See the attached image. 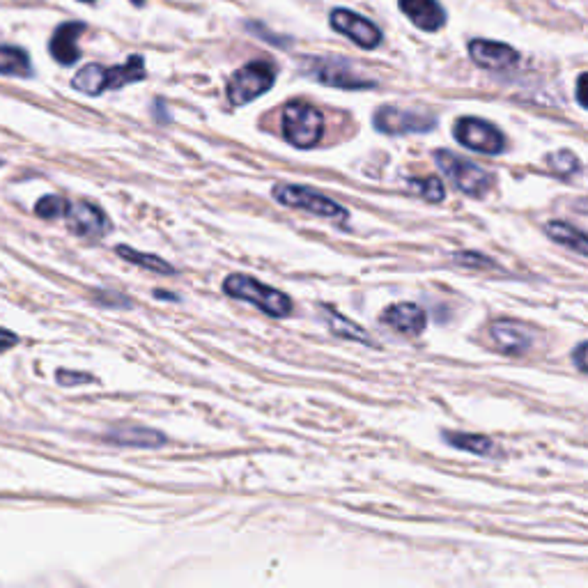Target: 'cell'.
Wrapping results in <instances>:
<instances>
[{"label": "cell", "instance_id": "1", "mask_svg": "<svg viewBox=\"0 0 588 588\" xmlns=\"http://www.w3.org/2000/svg\"><path fill=\"white\" fill-rule=\"evenodd\" d=\"M147 76L143 56H129L125 65L102 67L97 63L85 65L79 74L74 76L72 88L83 92V95L97 97L106 90H120L129 83H138Z\"/></svg>", "mask_w": 588, "mask_h": 588}, {"label": "cell", "instance_id": "2", "mask_svg": "<svg viewBox=\"0 0 588 588\" xmlns=\"http://www.w3.org/2000/svg\"><path fill=\"white\" fill-rule=\"evenodd\" d=\"M223 290H226V294H230L232 299L253 304L255 308H260L262 313L272 317H288L292 313V299L288 294L255 281L253 276L230 274L226 281H223Z\"/></svg>", "mask_w": 588, "mask_h": 588}, {"label": "cell", "instance_id": "3", "mask_svg": "<svg viewBox=\"0 0 588 588\" xmlns=\"http://www.w3.org/2000/svg\"><path fill=\"white\" fill-rule=\"evenodd\" d=\"M272 196L285 207L304 210L308 214L320 216V219L340 223V226L350 219V212H347L343 205H338L334 198L324 196V193L315 189L301 187V184H276L272 189Z\"/></svg>", "mask_w": 588, "mask_h": 588}, {"label": "cell", "instance_id": "4", "mask_svg": "<svg viewBox=\"0 0 588 588\" xmlns=\"http://www.w3.org/2000/svg\"><path fill=\"white\" fill-rule=\"evenodd\" d=\"M435 164L453 182L455 189L467 193L471 198H483L494 187V175L490 170L471 164V161L448 150L435 152Z\"/></svg>", "mask_w": 588, "mask_h": 588}, {"label": "cell", "instance_id": "5", "mask_svg": "<svg viewBox=\"0 0 588 588\" xmlns=\"http://www.w3.org/2000/svg\"><path fill=\"white\" fill-rule=\"evenodd\" d=\"M324 115L306 102L288 104L283 111V136L285 141L301 150H308L322 141Z\"/></svg>", "mask_w": 588, "mask_h": 588}, {"label": "cell", "instance_id": "6", "mask_svg": "<svg viewBox=\"0 0 588 588\" xmlns=\"http://www.w3.org/2000/svg\"><path fill=\"white\" fill-rule=\"evenodd\" d=\"M301 69L306 76L320 81L331 88H345V90H361V88H373L375 81L361 76L352 63H347L343 58H306L301 60Z\"/></svg>", "mask_w": 588, "mask_h": 588}, {"label": "cell", "instance_id": "7", "mask_svg": "<svg viewBox=\"0 0 588 588\" xmlns=\"http://www.w3.org/2000/svg\"><path fill=\"white\" fill-rule=\"evenodd\" d=\"M276 81L274 67L265 63V60H255V63L244 65L230 76L228 81V99L232 106H244L265 95L267 90H272Z\"/></svg>", "mask_w": 588, "mask_h": 588}, {"label": "cell", "instance_id": "8", "mask_svg": "<svg viewBox=\"0 0 588 588\" xmlns=\"http://www.w3.org/2000/svg\"><path fill=\"white\" fill-rule=\"evenodd\" d=\"M373 125L377 131L389 136L400 134H423L437 127V115L430 111H416V108L400 106H379L373 115Z\"/></svg>", "mask_w": 588, "mask_h": 588}, {"label": "cell", "instance_id": "9", "mask_svg": "<svg viewBox=\"0 0 588 588\" xmlns=\"http://www.w3.org/2000/svg\"><path fill=\"white\" fill-rule=\"evenodd\" d=\"M453 136L467 150L481 154H501L506 150V136L481 118H460L453 127Z\"/></svg>", "mask_w": 588, "mask_h": 588}, {"label": "cell", "instance_id": "10", "mask_svg": "<svg viewBox=\"0 0 588 588\" xmlns=\"http://www.w3.org/2000/svg\"><path fill=\"white\" fill-rule=\"evenodd\" d=\"M63 219L67 221L69 230L81 239H102L111 230V219H108L102 207L88 203V200H76L67 203V210Z\"/></svg>", "mask_w": 588, "mask_h": 588}, {"label": "cell", "instance_id": "11", "mask_svg": "<svg viewBox=\"0 0 588 588\" xmlns=\"http://www.w3.org/2000/svg\"><path fill=\"white\" fill-rule=\"evenodd\" d=\"M329 23L331 28L350 37L354 44L361 46V49H377V46L382 44V30H379L373 21L363 19L357 12L338 7V10L331 12Z\"/></svg>", "mask_w": 588, "mask_h": 588}, {"label": "cell", "instance_id": "12", "mask_svg": "<svg viewBox=\"0 0 588 588\" xmlns=\"http://www.w3.org/2000/svg\"><path fill=\"white\" fill-rule=\"evenodd\" d=\"M492 345L508 357H522L533 347V329L515 320H494L490 324Z\"/></svg>", "mask_w": 588, "mask_h": 588}, {"label": "cell", "instance_id": "13", "mask_svg": "<svg viewBox=\"0 0 588 588\" xmlns=\"http://www.w3.org/2000/svg\"><path fill=\"white\" fill-rule=\"evenodd\" d=\"M469 56L478 67L492 69V72H504V69H510L520 60L513 46L487 40H471Z\"/></svg>", "mask_w": 588, "mask_h": 588}, {"label": "cell", "instance_id": "14", "mask_svg": "<svg viewBox=\"0 0 588 588\" xmlns=\"http://www.w3.org/2000/svg\"><path fill=\"white\" fill-rule=\"evenodd\" d=\"M85 23L81 21H67L63 26L56 28V33L51 37L49 51L56 63L60 65H74L81 58L79 51V37L85 33Z\"/></svg>", "mask_w": 588, "mask_h": 588}, {"label": "cell", "instance_id": "15", "mask_svg": "<svg viewBox=\"0 0 588 588\" xmlns=\"http://www.w3.org/2000/svg\"><path fill=\"white\" fill-rule=\"evenodd\" d=\"M382 322L389 324L393 331H398L402 336H421L428 324L425 311L416 304H393L382 313Z\"/></svg>", "mask_w": 588, "mask_h": 588}, {"label": "cell", "instance_id": "16", "mask_svg": "<svg viewBox=\"0 0 588 588\" xmlns=\"http://www.w3.org/2000/svg\"><path fill=\"white\" fill-rule=\"evenodd\" d=\"M104 441L115 446H129V448H159L166 446L168 437L161 435L159 430L143 428V425H115L104 435Z\"/></svg>", "mask_w": 588, "mask_h": 588}, {"label": "cell", "instance_id": "17", "mask_svg": "<svg viewBox=\"0 0 588 588\" xmlns=\"http://www.w3.org/2000/svg\"><path fill=\"white\" fill-rule=\"evenodd\" d=\"M398 5L412 19L414 26L425 33H437L446 23V12L437 0H398Z\"/></svg>", "mask_w": 588, "mask_h": 588}, {"label": "cell", "instance_id": "18", "mask_svg": "<svg viewBox=\"0 0 588 588\" xmlns=\"http://www.w3.org/2000/svg\"><path fill=\"white\" fill-rule=\"evenodd\" d=\"M545 235L549 239H554L556 244L566 246V249H572L579 255L588 253V239L584 235V230H579L572 226V223L566 221H549L545 226Z\"/></svg>", "mask_w": 588, "mask_h": 588}, {"label": "cell", "instance_id": "19", "mask_svg": "<svg viewBox=\"0 0 588 588\" xmlns=\"http://www.w3.org/2000/svg\"><path fill=\"white\" fill-rule=\"evenodd\" d=\"M0 74L3 76H26L33 74V63H30L28 53L19 49V46H7L0 44Z\"/></svg>", "mask_w": 588, "mask_h": 588}, {"label": "cell", "instance_id": "20", "mask_svg": "<svg viewBox=\"0 0 588 588\" xmlns=\"http://www.w3.org/2000/svg\"><path fill=\"white\" fill-rule=\"evenodd\" d=\"M324 317H327V324L331 329V334H336L340 338H350V340H357V343H363V345H373V338H370V334L366 329H361L357 322L347 320V317L340 315L338 311H334V308H322Z\"/></svg>", "mask_w": 588, "mask_h": 588}, {"label": "cell", "instance_id": "21", "mask_svg": "<svg viewBox=\"0 0 588 588\" xmlns=\"http://www.w3.org/2000/svg\"><path fill=\"white\" fill-rule=\"evenodd\" d=\"M446 441L455 448H460V451H467V453H474V455H483V458H492L494 453L499 451L497 446H494V441L490 437H483V435H453V432H448Z\"/></svg>", "mask_w": 588, "mask_h": 588}, {"label": "cell", "instance_id": "22", "mask_svg": "<svg viewBox=\"0 0 588 588\" xmlns=\"http://www.w3.org/2000/svg\"><path fill=\"white\" fill-rule=\"evenodd\" d=\"M115 253L120 255V258H125L131 265H138L143 269H150L154 274H175V269L168 265L166 260L157 258V255H147V253H138L134 249H129V246H118Z\"/></svg>", "mask_w": 588, "mask_h": 588}, {"label": "cell", "instance_id": "23", "mask_svg": "<svg viewBox=\"0 0 588 588\" xmlns=\"http://www.w3.org/2000/svg\"><path fill=\"white\" fill-rule=\"evenodd\" d=\"M407 187H409V191L419 193L423 200H428V203H441V200L446 198L444 184H441V180L435 175L412 177V180H407Z\"/></svg>", "mask_w": 588, "mask_h": 588}, {"label": "cell", "instance_id": "24", "mask_svg": "<svg viewBox=\"0 0 588 588\" xmlns=\"http://www.w3.org/2000/svg\"><path fill=\"white\" fill-rule=\"evenodd\" d=\"M545 161H547V168L552 170L554 175H559V177H572V175H577L579 170H582V161H579L577 154L570 152V150H561V152L549 154Z\"/></svg>", "mask_w": 588, "mask_h": 588}, {"label": "cell", "instance_id": "25", "mask_svg": "<svg viewBox=\"0 0 588 588\" xmlns=\"http://www.w3.org/2000/svg\"><path fill=\"white\" fill-rule=\"evenodd\" d=\"M67 203H69V200L63 198V196H44V198L37 200L35 214L40 216V219H46V221L63 219L65 210H67Z\"/></svg>", "mask_w": 588, "mask_h": 588}, {"label": "cell", "instance_id": "26", "mask_svg": "<svg viewBox=\"0 0 588 588\" xmlns=\"http://www.w3.org/2000/svg\"><path fill=\"white\" fill-rule=\"evenodd\" d=\"M455 262H460V265L464 267H481V269L494 267V262L487 260L481 253H458L455 255Z\"/></svg>", "mask_w": 588, "mask_h": 588}, {"label": "cell", "instance_id": "27", "mask_svg": "<svg viewBox=\"0 0 588 588\" xmlns=\"http://www.w3.org/2000/svg\"><path fill=\"white\" fill-rule=\"evenodd\" d=\"M58 384L63 386H74V384H88L95 382V377L85 375V373H72V370H58Z\"/></svg>", "mask_w": 588, "mask_h": 588}, {"label": "cell", "instance_id": "28", "mask_svg": "<svg viewBox=\"0 0 588 588\" xmlns=\"http://www.w3.org/2000/svg\"><path fill=\"white\" fill-rule=\"evenodd\" d=\"M19 345V336L14 334V331H7V329H0V352L10 350V347Z\"/></svg>", "mask_w": 588, "mask_h": 588}, {"label": "cell", "instance_id": "29", "mask_svg": "<svg viewBox=\"0 0 588 588\" xmlns=\"http://www.w3.org/2000/svg\"><path fill=\"white\" fill-rule=\"evenodd\" d=\"M575 366L579 373H586V343H579L577 350H575Z\"/></svg>", "mask_w": 588, "mask_h": 588}, {"label": "cell", "instance_id": "30", "mask_svg": "<svg viewBox=\"0 0 588 588\" xmlns=\"http://www.w3.org/2000/svg\"><path fill=\"white\" fill-rule=\"evenodd\" d=\"M584 85H586V74H579V79H577V102H579V106L582 108H586V97H584Z\"/></svg>", "mask_w": 588, "mask_h": 588}, {"label": "cell", "instance_id": "31", "mask_svg": "<svg viewBox=\"0 0 588 588\" xmlns=\"http://www.w3.org/2000/svg\"><path fill=\"white\" fill-rule=\"evenodd\" d=\"M131 3H134V5H138V7H141V5L145 3V0H131Z\"/></svg>", "mask_w": 588, "mask_h": 588}, {"label": "cell", "instance_id": "32", "mask_svg": "<svg viewBox=\"0 0 588 588\" xmlns=\"http://www.w3.org/2000/svg\"><path fill=\"white\" fill-rule=\"evenodd\" d=\"M83 3H92V0H83Z\"/></svg>", "mask_w": 588, "mask_h": 588}, {"label": "cell", "instance_id": "33", "mask_svg": "<svg viewBox=\"0 0 588 588\" xmlns=\"http://www.w3.org/2000/svg\"><path fill=\"white\" fill-rule=\"evenodd\" d=\"M0 166H3V161H0Z\"/></svg>", "mask_w": 588, "mask_h": 588}]
</instances>
